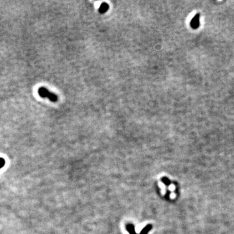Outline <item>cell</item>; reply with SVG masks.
Masks as SVG:
<instances>
[{"label": "cell", "mask_w": 234, "mask_h": 234, "mask_svg": "<svg viewBox=\"0 0 234 234\" xmlns=\"http://www.w3.org/2000/svg\"><path fill=\"white\" fill-rule=\"evenodd\" d=\"M39 96L42 98H48L49 100L53 102H56L58 101V96L54 93H51L45 87H40L38 90Z\"/></svg>", "instance_id": "6da1fadb"}, {"label": "cell", "mask_w": 234, "mask_h": 234, "mask_svg": "<svg viewBox=\"0 0 234 234\" xmlns=\"http://www.w3.org/2000/svg\"><path fill=\"white\" fill-rule=\"evenodd\" d=\"M200 13H197L193 17V18L191 20L190 25L192 29H197L199 26H200Z\"/></svg>", "instance_id": "7a4b0ae2"}, {"label": "cell", "mask_w": 234, "mask_h": 234, "mask_svg": "<svg viewBox=\"0 0 234 234\" xmlns=\"http://www.w3.org/2000/svg\"><path fill=\"white\" fill-rule=\"evenodd\" d=\"M109 8V5L107 4V3H103V4L100 5V7L98 9V12L100 14H104L108 11V9Z\"/></svg>", "instance_id": "3957f363"}, {"label": "cell", "mask_w": 234, "mask_h": 234, "mask_svg": "<svg viewBox=\"0 0 234 234\" xmlns=\"http://www.w3.org/2000/svg\"><path fill=\"white\" fill-rule=\"evenodd\" d=\"M127 230L130 234H136L134 230V226L132 224H128V225H127Z\"/></svg>", "instance_id": "277c9868"}, {"label": "cell", "mask_w": 234, "mask_h": 234, "mask_svg": "<svg viewBox=\"0 0 234 234\" xmlns=\"http://www.w3.org/2000/svg\"><path fill=\"white\" fill-rule=\"evenodd\" d=\"M151 228V226L148 225L146 227L144 228L143 230V231H142L141 234H146L150 230Z\"/></svg>", "instance_id": "5b68a950"}, {"label": "cell", "mask_w": 234, "mask_h": 234, "mask_svg": "<svg viewBox=\"0 0 234 234\" xmlns=\"http://www.w3.org/2000/svg\"><path fill=\"white\" fill-rule=\"evenodd\" d=\"M5 165V160L4 158L0 157V169H2Z\"/></svg>", "instance_id": "8992f818"}]
</instances>
